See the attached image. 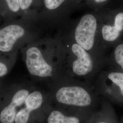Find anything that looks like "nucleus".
<instances>
[{
    "label": "nucleus",
    "mask_w": 123,
    "mask_h": 123,
    "mask_svg": "<svg viewBox=\"0 0 123 123\" xmlns=\"http://www.w3.org/2000/svg\"><path fill=\"white\" fill-rule=\"evenodd\" d=\"M96 18L91 14H86L81 18L75 31L76 43L87 51L93 48L97 29Z\"/></svg>",
    "instance_id": "obj_3"
},
{
    "label": "nucleus",
    "mask_w": 123,
    "mask_h": 123,
    "mask_svg": "<svg viewBox=\"0 0 123 123\" xmlns=\"http://www.w3.org/2000/svg\"><path fill=\"white\" fill-rule=\"evenodd\" d=\"M8 6L12 12H17L20 8L19 0H6Z\"/></svg>",
    "instance_id": "obj_13"
},
{
    "label": "nucleus",
    "mask_w": 123,
    "mask_h": 123,
    "mask_svg": "<svg viewBox=\"0 0 123 123\" xmlns=\"http://www.w3.org/2000/svg\"><path fill=\"white\" fill-rule=\"evenodd\" d=\"M33 0H19L20 7L22 10L28 8L31 6Z\"/></svg>",
    "instance_id": "obj_14"
},
{
    "label": "nucleus",
    "mask_w": 123,
    "mask_h": 123,
    "mask_svg": "<svg viewBox=\"0 0 123 123\" xmlns=\"http://www.w3.org/2000/svg\"><path fill=\"white\" fill-rule=\"evenodd\" d=\"M77 79L64 78L55 92L54 97L58 109L71 114L88 118L98 110L97 90L88 83Z\"/></svg>",
    "instance_id": "obj_1"
},
{
    "label": "nucleus",
    "mask_w": 123,
    "mask_h": 123,
    "mask_svg": "<svg viewBox=\"0 0 123 123\" xmlns=\"http://www.w3.org/2000/svg\"><path fill=\"white\" fill-rule=\"evenodd\" d=\"M107 0H94L95 1L97 2H104Z\"/></svg>",
    "instance_id": "obj_16"
},
{
    "label": "nucleus",
    "mask_w": 123,
    "mask_h": 123,
    "mask_svg": "<svg viewBox=\"0 0 123 123\" xmlns=\"http://www.w3.org/2000/svg\"><path fill=\"white\" fill-rule=\"evenodd\" d=\"M25 33V30L18 25L6 26L0 30V51L8 52L13 49V46L19 38Z\"/></svg>",
    "instance_id": "obj_6"
},
{
    "label": "nucleus",
    "mask_w": 123,
    "mask_h": 123,
    "mask_svg": "<svg viewBox=\"0 0 123 123\" xmlns=\"http://www.w3.org/2000/svg\"><path fill=\"white\" fill-rule=\"evenodd\" d=\"M71 51L75 57L63 67L64 78L74 79H91L102 67L97 64L92 56L76 43H73Z\"/></svg>",
    "instance_id": "obj_2"
},
{
    "label": "nucleus",
    "mask_w": 123,
    "mask_h": 123,
    "mask_svg": "<svg viewBox=\"0 0 123 123\" xmlns=\"http://www.w3.org/2000/svg\"><path fill=\"white\" fill-rule=\"evenodd\" d=\"M98 75L109 80L117 86L119 89L121 95L123 96V73L118 72L106 73L102 71Z\"/></svg>",
    "instance_id": "obj_10"
},
{
    "label": "nucleus",
    "mask_w": 123,
    "mask_h": 123,
    "mask_svg": "<svg viewBox=\"0 0 123 123\" xmlns=\"http://www.w3.org/2000/svg\"><path fill=\"white\" fill-rule=\"evenodd\" d=\"M26 64L29 73L32 76L47 78L53 75L55 69L45 60L42 52L37 47H32L28 49Z\"/></svg>",
    "instance_id": "obj_4"
},
{
    "label": "nucleus",
    "mask_w": 123,
    "mask_h": 123,
    "mask_svg": "<svg viewBox=\"0 0 123 123\" xmlns=\"http://www.w3.org/2000/svg\"><path fill=\"white\" fill-rule=\"evenodd\" d=\"M88 119L67 113L57 108L48 111L44 121L46 123H84Z\"/></svg>",
    "instance_id": "obj_7"
},
{
    "label": "nucleus",
    "mask_w": 123,
    "mask_h": 123,
    "mask_svg": "<svg viewBox=\"0 0 123 123\" xmlns=\"http://www.w3.org/2000/svg\"><path fill=\"white\" fill-rule=\"evenodd\" d=\"M29 92L26 89H21L16 92L10 103L0 111V123H14L18 110L24 104Z\"/></svg>",
    "instance_id": "obj_5"
},
{
    "label": "nucleus",
    "mask_w": 123,
    "mask_h": 123,
    "mask_svg": "<svg viewBox=\"0 0 123 123\" xmlns=\"http://www.w3.org/2000/svg\"><path fill=\"white\" fill-rule=\"evenodd\" d=\"M123 31V13H119L114 19V26L105 25L102 29V34L104 40L114 42L119 38L120 32Z\"/></svg>",
    "instance_id": "obj_8"
},
{
    "label": "nucleus",
    "mask_w": 123,
    "mask_h": 123,
    "mask_svg": "<svg viewBox=\"0 0 123 123\" xmlns=\"http://www.w3.org/2000/svg\"><path fill=\"white\" fill-rule=\"evenodd\" d=\"M65 0H44L46 7L49 10H54L58 8Z\"/></svg>",
    "instance_id": "obj_12"
},
{
    "label": "nucleus",
    "mask_w": 123,
    "mask_h": 123,
    "mask_svg": "<svg viewBox=\"0 0 123 123\" xmlns=\"http://www.w3.org/2000/svg\"><path fill=\"white\" fill-rule=\"evenodd\" d=\"M8 72L7 66L4 63L0 62V77L6 74Z\"/></svg>",
    "instance_id": "obj_15"
},
{
    "label": "nucleus",
    "mask_w": 123,
    "mask_h": 123,
    "mask_svg": "<svg viewBox=\"0 0 123 123\" xmlns=\"http://www.w3.org/2000/svg\"><path fill=\"white\" fill-rule=\"evenodd\" d=\"M115 61L123 70V44H119L114 50Z\"/></svg>",
    "instance_id": "obj_11"
},
{
    "label": "nucleus",
    "mask_w": 123,
    "mask_h": 123,
    "mask_svg": "<svg viewBox=\"0 0 123 123\" xmlns=\"http://www.w3.org/2000/svg\"><path fill=\"white\" fill-rule=\"evenodd\" d=\"M84 123H116L112 113L105 107L101 108L91 114Z\"/></svg>",
    "instance_id": "obj_9"
}]
</instances>
